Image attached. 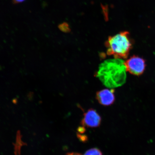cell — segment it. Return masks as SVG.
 Instances as JSON below:
<instances>
[{"label":"cell","mask_w":155,"mask_h":155,"mask_svg":"<svg viewBox=\"0 0 155 155\" xmlns=\"http://www.w3.org/2000/svg\"><path fill=\"white\" fill-rule=\"evenodd\" d=\"M58 28L61 31L65 33L69 32L71 30L69 25L67 22H63L60 24L58 26Z\"/></svg>","instance_id":"obj_8"},{"label":"cell","mask_w":155,"mask_h":155,"mask_svg":"<svg viewBox=\"0 0 155 155\" xmlns=\"http://www.w3.org/2000/svg\"><path fill=\"white\" fill-rule=\"evenodd\" d=\"M127 71L131 74L139 76L144 73L146 67L145 60L140 57L133 56L125 61Z\"/></svg>","instance_id":"obj_3"},{"label":"cell","mask_w":155,"mask_h":155,"mask_svg":"<svg viewBox=\"0 0 155 155\" xmlns=\"http://www.w3.org/2000/svg\"><path fill=\"white\" fill-rule=\"evenodd\" d=\"M66 155H82L80 154L77 153L71 152L68 153Z\"/></svg>","instance_id":"obj_10"},{"label":"cell","mask_w":155,"mask_h":155,"mask_svg":"<svg viewBox=\"0 0 155 155\" xmlns=\"http://www.w3.org/2000/svg\"><path fill=\"white\" fill-rule=\"evenodd\" d=\"M101 122V117L95 110L90 108L84 113L81 121L83 127L88 128L99 127Z\"/></svg>","instance_id":"obj_4"},{"label":"cell","mask_w":155,"mask_h":155,"mask_svg":"<svg viewBox=\"0 0 155 155\" xmlns=\"http://www.w3.org/2000/svg\"><path fill=\"white\" fill-rule=\"evenodd\" d=\"M84 155H103V154L99 149L94 148L87 150L84 153Z\"/></svg>","instance_id":"obj_6"},{"label":"cell","mask_w":155,"mask_h":155,"mask_svg":"<svg viewBox=\"0 0 155 155\" xmlns=\"http://www.w3.org/2000/svg\"><path fill=\"white\" fill-rule=\"evenodd\" d=\"M25 1V0H12L13 3L15 4L22 3Z\"/></svg>","instance_id":"obj_9"},{"label":"cell","mask_w":155,"mask_h":155,"mask_svg":"<svg viewBox=\"0 0 155 155\" xmlns=\"http://www.w3.org/2000/svg\"><path fill=\"white\" fill-rule=\"evenodd\" d=\"M107 55L114 58L125 59L132 47V41L129 33L123 31L110 36L105 43Z\"/></svg>","instance_id":"obj_2"},{"label":"cell","mask_w":155,"mask_h":155,"mask_svg":"<svg viewBox=\"0 0 155 155\" xmlns=\"http://www.w3.org/2000/svg\"><path fill=\"white\" fill-rule=\"evenodd\" d=\"M101 7L104 20L107 21L109 20V7L107 5H103L102 4H101Z\"/></svg>","instance_id":"obj_7"},{"label":"cell","mask_w":155,"mask_h":155,"mask_svg":"<svg viewBox=\"0 0 155 155\" xmlns=\"http://www.w3.org/2000/svg\"><path fill=\"white\" fill-rule=\"evenodd\" d=\"M114 93L115 90L114 89H104L97 92L96 98L98 102L102 106H111L115 101Z\"/></svg>","instance_id":"obj_5"},{"label":"cell","mask_w":155,"mask_h":155,"mask_svg":"<svg viewBox=\"0 0 155 155\" xmlns=\"http://www.w3.org/2000/svg\"><path fill=\"white\" fill-rule=\"evenodd\" d=\"M125 61L114 58L106 60L100 64L95 76L108 88L113 89L123 86L127 79Z\"/></svg>","instance_id":"obj_1"}]
</instances>
